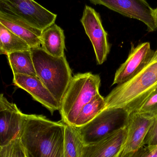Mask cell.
<instances>
[{"label": "cell", "instance_id": "obj_1", "mask_svg": "<svg viewBox=\"0 0 157 157\" xmlns=\"http://www.w3.org/2000/svg\"><path fill=\"white\" fill-rule=\"evenodd\" d=\"M65 124L24 113L19 136L26 157H64Z\"/></svg>", "mask_w": 157, "mask_h": 157}, {"label": "cell", "instance_id": "obj_2", "mask_svg": "<svg viewBox=\"0 0 157 157\" xmlns=\"http://www.w3.org/2000/svg\"><path fill=\"white\" fill-rule=\"evenodd\" d=\"M157 88V50L149 64L133 78L118 85L105 98V109L123 108L136 111Z\"/></svg>", "mask_w": 157, "mask_h": 157}, {"label": "cell", "instance_id": "obj_3", "mask_svg": "<svg viewBox=\"0 0 157 157\" xmlns=\"http://www.w3.org/2000/svg\"><path fill=\"white\" fill-rule=\"evenodd\" d=\"M36 76L51 92L60 106L72 78L71 68L65 55L56 57L41 47L30 48Z\"/></svg>", "mask_w": 157, "mask_h": 157}, {"label": "cell", "instance_id": "obj_4", "mask_svg": "<svg viewBox=\"0 0 157 157\" xmlns=\"http://www.w3.org/2000/svg\"><path fill=\"white\" fill-rule=\"evenodd\" d=\"M100 85L99 75L91 72L73 76L60 104L61 121L73 126L82 108L99 94Z\"/></svg>", "mask_w": 157, "mask_h": 157}, {"label": "cell", "instance_id": "obj_5", "mask_svg": "<svg viewBox=\"0 0 157 157\" xmlns=\"http://www.w3.org/2000/svg\"><path fill=\"white\" fill-rule=\"evenodd\" d=\"M129 114L123 108L105 109L88 123L76 127L83 144L96 143L125 128Z\"/></svg>", "mask_w": 157, "mask_h": 157}, {"label": "cell", "instance_id": "obj_6", "mask_svg": "<svg viewBox=\"0 0 157 157\" xmlns=\"http://www.w3.org/2000/svg\"><path fill=\"white\" fill-rule=\"evenodd\" d=\"M0 13L18 18L41 31L54 24L57 17L34 0H0Z\"/></svg>", "mask_w": 157, "mask_h": 157}, {"label": "cell", "instance_id": "obj_7", "mask_svg": "<svg viewBox=\"0 0 157 157\" xmlns=\"http://www.w3.org/2000/svg\"><path fill=\"white\" fill-rule=\"evenodd\" d=\"M94 5H102L124 16L137 19L147 27L148 32L157 29L154 9L146 0H88Z\"/></svg>", "mask_w": 157, "mask_h": 157}, {"label": "cell", "instance_id": "obj_8", "mask_svg": "<svg viewBox=\"0 0 157 157\" xmlns=\"http://www.w3.org/2000/svg\"><path fill=\"white\" fill-rule=\"evenodd\" d=\"M80 22L91 41L98 64L107 59L110 51L108 34L103 28L100 16L94 8L85 6Z\"/></svg>", "mask_w": 157, "mask_h": 157}, {"label": "cell", "instance_id": "obj_9", "mask_svg": "<svg viewBox=\"0 0 157 157\" xmlns=\"http://www.w3.org/2000/svg\"><path fill=\"white\" fill-rule=\"evenodd\" d=\"M155 52L149 42L136 47L132 45L127 59L116 71L112 86L124 83L138 74L149 64Z\"/></svg>", "mask_w": 157, "mask_h": 157}, {"label": "cell", "instance_id": "obj_10", "mask_svg": "<svg viewBox=\"0 0 157 157\" xmlns=\"http://www.w3.org/2000/svg\"><path fill=\"white\" fill-rule=\"evenodd\" d=\"M154 117L136 111L129 114L126 126L127 138L120 155L135 152L144 147L143 142Z\"/></svg>", "mask_w": 157, "mask_h": 157}, {"label": "cell", "instance_id": "obj_11", "mask_svg": "<svg viewBox=\"0 0 157 157\" xmlns=\"http://www.w3.org/2000/svg\"><path fill=\"white\" fill-rule=\"evenodd\" d=\"M126 127L96 143L83 145L79 157H115L122 149L127 138Z\"/></svg>", "mask_w": 157, "mask_h": 157}, {"label": "cell", "instance_id": "obj_12", "mask_svg": "<svg viewBox=\"0 0 157 157\" xmlns=\"http://www.w3.org/2000/svg\"><path fill=\"white\" fill-rule=\"evenodd\" d=\"M13 84L29 93L32 98L47 108L52 115L59 109V105L52 94L37 77L13 75Z\"/></svg>", "mask_w": 157, "mask_h": 157}, {"label": "cell", "instance_id": "obj_13", "mask_svg": "<svg viewBox=\"0 0 157 157\" xmlns=\"http://www.w3.org/2000/svg\"><path fill=\"white\" fill-rule=\"evenodd\" d=\"M24 113L15 104L0 112V146L2 147L19 138Z\"/></svg>", "mask_w": 157, "mask_h": 157}, {"label": "cell", "instance_id": "obj_14", "mask_svg": "<svg viewBox=\"0 0 157 157\" xmlns=\"http://www.w3.org/2000/svg\"><path fill=\"white\" fill-rule=\"evenodd\" d=\"M0 22L23 40L30 48L40 47L42 31L15 17L0 13Z\"/></svg>", "mask_w": 157, "mask_h": 157}, {"label": "cell", "instance_id": "obj_15", "mask_svg": "<svg viewBox=\"0 0 157 157\" xmlns=\"http://www.w3.org/2000/svg\"><path fill=\"white\" fill-rule=\"evenodd\" d=\"M41 40V47L48 54L56 57L65 55L64 31L55 23L42 31Z\"/></svg>", "mask_w": 157, "mask_h": 157}, {"label": "cell", "instance_id": "obj_16", "mask_svg": "<svg viewBox=\"0 0 157 157\" xmlns=\"http://www.w3.org/2000/svg\"><path fill=\"white\" fill-rule=\"evenodd\" d=\"M6 55L13 74L37 77L30 50L14 52Z\"/></svg>", "mask_w": 157, "mask_h": 157}, {"label": "cell", "instance_id": "obj_17", "mask_svg": "<svg viewBox=\"0 0 157 157\" xmlns=\"http://www.w3.org/2000/svg\"><path fill=\"white\" fill-rule=\"evenodd\" d=\"M30 47L0 22V54L19 51L29 50Z\"/></svg>", "mask_w": 157, "mask_h": 157}, {"label": "cell", "instance_id": "obj_18", "mask_svg": "<svg viewBox=\"0 0 157 157\" xmlns=\"http://www.w3.org/2000/svg\"><path fill=\"white\" fill-rule=\"evenodd\" d=\"M105 98L99 93L82 108L73 126L78 128L88 123L105 109Z\"/></svg>", "mask_w": 157, "mask_h": 157}, {"label": "cell", "instance_id": "obj_19", "mask_svg": "<svg viewBox=\"0 0 157 157\" xmlns=\"http://www.w3.org/2000/svg\"><path fill=\"white\" fill-rule=\"evenodd\" d=\"M64 157H79L83 144L76 127L65 124Z\"/></svg>", "mask_w": 157, "mask_h": 157}, {"label": "cell", "instance_id": "obj_20", "mask_svg": "<svg viewBox=\"0 0 157 157\" xmlns=\"http://www.w3.org/2000/svg\"><path fill=\"white\" fill-rule=\"evenodd\" d=\"M139 113L154 117L157 113V88L136 111Z\"/></svg>", "mask_w": 157, "mask_h": 157}, {"label": "cell", "instance_id": "obj_21", "mask_svg": "<svg viewBox=\"0 0 157 157\" xmlns=\"http://www.w3.org/2000/svg\"><path fill=\"white\" fill-rule=\"evenodd\" d=\"M21 147L20 139L16 138L10 144L2 147L0 157H18Z\"/></svg>", "mask_w": 157, "mask_h": 157}, {"label": "cell", "instance_id": "obj_22", "mask_svg": "<svg viewBox=\"0 0 157 157\" xmlns=\"http://www.w3.org/2000/svg\"><path fill=\"white\" fill-rule=\"evenodd\" d=\"M143 146L155 147L157 146V113L149 127L143 142Z\"/></svg>", "mask_w": 157, "mask_h": 157}, {"label": "cell", "instance_id": "obj_23", "mask_svg": "<svg viewBox=\"0 0 157 157\" xmlns=\"http://www.w3.org/2000/svg\"><path fill=\"white\" fill-rule=\"evenodd\" d=\"M14 103L9 102L3 94H0V112L13 107Z\"/></svg>", "mask_w": 157, "mask_h": 157}, {"label": "cell", "instance_id": "obj_24", "mask_svg": "<svg viewBox=\"0 0 157 157\" xmlns=\"http://www.w3.org/2000/svg\"><path fill=\"white\" fill-rule=\"evenodd\" d=\"M146 150L142 157H157V146H146Z\"/></svg>", "mask_w": 157, "mask_h": 157}, {"label": "cell", "instance_id": "obj_25", "mask_svg": "<svg viewBox=\"0 0 157 157\" xmlns=\"http://www.w3.org/2000/svg\"><path fill=\"white\" fill-rule=\"evenodd\" d=\"M18 157H26L25 153V151H24V148H23L22 145V147H21V148H20V151H19Z\"/></svg>", "mask_w": 157, "mask_h": 157}, {"label": "cell", "instance_id": "obj_26", "mask_svg": "<svg viewBox=\"0 0 157 157\" xmlns=\"http://www.w3.org/2000/svg\"><path fill=\"white\" fill-rule=\"evenodd\" d=\"M154 18H155V22L157 27V7L154 9Z\"/></svg>", "mask_w": 157, "mask_h": 157}, {"label": "cell", "instance_id": "obj_27", "mask_svg": "<svg viewBox=\"0 0 157 157\" xmlns=\"http://www.w3.org/2000/svg\"><path fill=\"white\" fill-rule=\"evenodd\" d=\"M2 147L0 146V152H1V150H2Z\"/></svg>", "mask_w": 157, "mask_h": 157}, {"label": "cell", "instance_id": "obj_28", "mask_svg": "<svg viewBox=\"0 0 157 157\" xmlns=\"http://www.w3.org/2000/svg\"><path fill=\"white\" fill-rule=\"evenodd\" d=\"M118 156H116V157H118Z\"/></svg>", "mask_w": 157, "mask_h": 157}]
</instances>
